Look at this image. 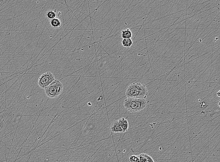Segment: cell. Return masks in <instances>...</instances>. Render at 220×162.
Returning <instances> with one entry per match:
<instances>
[{"instance_id":"obj_2","label":"cell","mask_w":220,"mask_h":162,"mask_svg":"<svg viewBox=\"0 0 220 162\" xmlns=\"http://www.w3.org/2000/svg\"><path fill=\"white\" fill-rule=\"evenodd\" d=\"M148 102L146 99L128 97L124 101L123 106L127 111L131 113H134L144 109Z\"/></svg>"},{"instance_id":"obj_12","label":"cell","mask_w":220,"mask_h":162,"mask_svg":"<svg viewBox=\"0 0 220 162\" xmlns=\"http://www.w3.org/2000/svg\"><path fill=\"white\" fill-rule=\"evenodd\" d=\"M130 162H140L139 160V156L132 155L130 156L129 159Z\"/></svg>"},{"instance_id":"obj_3","label":"cell","mask_w":220,"mask_h":162,"mask_svg":"<svg viewBox=\"0 0 220 162\" xmlns=\"http://www.w3.org/2000/svg\"><path fill=\"white\" fill-rule=\"evenodd\" d=\"M45 93L49 98L58 97L63 92V85L58 80L54 81L48 86L44 89Z\"/></svg>"},{"instance_id":"obj_14","label":"cell","mask_w":220,"mask_h":162,"mask_svg":"<svg viewBox=\"0 0 220 162\" xmlns=\"http://www.w3.org/2000/svg\"><path fill=\"white\" fill-rule=\"evenodd\" d=\"M220 91H219V92L217 93V94H216V95H217V96H218V97H220Z\"/></svg>"},{"instance_id":"obj_8","label":"cell","mask_w":220,"mask_h":162,"mask_svg":"<svg viewBox=\"0 0 220 162\" xmlns=\"http://www.w3.org/2000/svg\"><path fill=\"white\" fill-rule=\"evenodd\" d=\"M50 24L53 27L57 28L60 27L61 26L62 22L58 18H54L51 20Z\"/></svg>"},{"instance_id":"obj_1","label":"cell","mask_w":220,"mask_h":162,"mask_svg":"<svg viewBox=\"0 0 220 162\" xmlns=\"http://www.w3.org/2000/svg\"><path fill=\"white\" fill-rule=\"evenodd\" d=\"M148 94L146 87L140 83H133L130 85L126 92V96L129 98L146 99Z\"/></svg>"},{"instance_id":"obj_5","label":"cell","mask_w":220,"mask_h":162,"mask_svg":"<svg viewBox=\"0 0 220 162\" xmlns=\"http://www.w3.org/2000/svg\"><path fill=\"white\" fill-rule=\"evenodd\" d=\"M111 130L114 133H123V129L121 127L118 120L114 121V122L111 124Z\"/></svg>"},{"instance_id":"obj_13","label":"cell","mask_w":220,"mask_h":162,"mask_svg":"<svg viewBox=\"0 0 220 162\" xmlns=\"http://www.w3.org/2000/svg\"><path fill=\"white\" fill-rule=\"evenodd\" d=\"M146 162H154V160H153V158H152V159H149V160H147V161Z\"/></svg>"},{"instance_id":"obj_9","label":"cell","mask_w":220,"mask_h":162,"mask_svg":"<svg viewBox=\"0 0 220 162\" xmlns=\"http://www.w3.org/2000/svg\"><path fill=\"white\" fill-rule=\"evenodd\" d=\"M122 46L126 48H129L133 45V41L131 38H125L122 39Z\"/></svg>"},{"instance_id":"obj_10","label":"cell","mask_w":220,"mask_h":162,"mask_svg":"<svg viewBox=\"0 0 220 162\" xmlns=\"http://www.w3.org/2000/svg\"><path fill=\"white\" fill-rule=\"evenodd\" d=\"M139 160L141 162H146L147 160L152 159V157L146 154H141L139 155Z\"/></svg>"},{"instance_id":"obj_11","label":"cell","mask_w":220,"mask_h":162,"mask_svg":"<svg viewBox=\"0 0 220 162\" xmlns=\"http://www.w3.org/2000/svg\"><path fill=\"white\" fill-rule=\"evenodd\" d=\"M46 17L49 19L52 20L56 18V13L55 11L50 10L48 11L46 14Z\"/></svg>"},{"instance_id":"obj_6","label":"cell","mask_w":220,"mask_h":162,"mask_svg":"<svg viewBox=\"0 0 220 162\" xmlns=\"http://www.w3.org/2000/svg\"><path fill=\"white\" fill-rule=\"evenodd\" d=\"M121 127L123 129V133L127 131L129 128V123L127 120L124 118H122L118 120Z\"/></svg>"},{"instance_id":"obj_7","label":"cell","mask_w":220,"mask_h":162,"mask_svg":"<svg viewBox=\"0 0 220 162\" xmlns=\"http://www.w3.org/2000/svg\"><path fill=\"white\" fill-rule=\"evenodd\" d=\"M132 33L130 29L127 28L122 30L121 32V38L122 39L125 38H131Z\"/></svg>"},{"instance_id":"obj_4","label":"cell","mask_w":220,"mask_h":162,"mask_svg":"<svg viewBox=\"0 0 220 162\" xmlns=\"http://www.w3.org/2000/svg\"><path fill=\"white\" fill-rule=\"evenodd\" d=\"M55 80L54 75L51 72H47L40 76L38 81V84L41 88L44 89Z\"/></svg>"},{"instance_id":"obj_15","label":"cell","mask_w":220,"mask_h":162,"mask_svg":"<svg viewBox=\"0 0 220 162\" xmlns=\"http://www.w3.org/2000/svg\"><path fill=\"white\" fill-rule=\"evenodd\" d=\"M220 101L218 102V105H219V107H220Z\"/></svg>"},{"instance_id":"obj_16","label":"cell","mask_w":220,"mask_h":162,"mask_svg":"<svg viewBox=\"0 0 220 162\" xmlns=\"http://www.w3.org/2000/svg\"></svg>"}]
</instances>
